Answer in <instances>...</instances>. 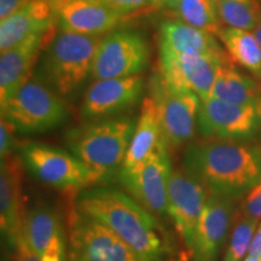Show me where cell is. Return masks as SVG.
<instances>
[{
    "mask_svg": "<svg viewBox=\"0 0 261 261\" xmlns=\"http://www.w3.org/2000/svg\"><path fill=\"white\" fill-rule=\"evenodd\" d=\"M74 207L110 228L138 261H180L166 228L125 192L106 187L87 189L76 196Z\"/></svg>",
    "mask_w": 261,
    "mask_h": 261,
    "instance_id": "1",
    "label": "cell"
},
{
    "mask_svg": "<svg viewBox=\"0 0 261 261\" xmlns=\"http://www.w3.org/2000/svg\"><path fill=\"white\" fill-rule=\"evenodd\" d=\"M182 169L210 192L237 198L261 181V144L203 138L185 149Z\"/></svg>",
    "mask_w": 261,
    "mask_h": 261,
    "instance_id": "2",
    "label": "cell"
},
{
    "mask_svg": "<svg viewBox=\"0 0 261 261\" xmlns=\"http://www.w3.org/2000/svg\"><path fill=\"white\" fill-rule=\"evenodd\" d=\"M137 121L132 117H107L87 121L67 133L69 151L86 163L99 180L117 174L128 151Z\"/></svg>",
    "mask_w": 261,
    "mask_h": 261,
    "instance_id": "3",
    "label": "cell"
},
{
    "mask_svg": "<svg viewBox=\"0 0 261 261\" xmlns=\"http://www.w3.org/2000/svg\"><path fill=\"white\" fill-rule=\"evenodd\" d=\"M99 40V37L61 31L45 51L41 80L61 97L70 96L91 75Z\"/></svg>",
    "mask_w": 261,
    "mask_h": 261,
    "instance_id": "4",
    "label": "cell"
},
{
    "mask_svg": "<svg viewBox=\"0 0 261 261\" xmlns=\"http://www.w3.org/2000/svg\"><path fill=\"white\" fill-rule=\"evenodd\" d=\"M2 117L24 135L55 129L68 117L62 97L48 85L32 76L2 106Z\"/></svg>",
    "mask_w": 261,
    "mask_h": 261,
    "instance_id": "5",
    "label": "cell"
},
{
    "mask_svg": "<svg viewBox=\"0 0 261 261\" xmlns=\"http://www.w3.org/2000/svg\"><path fill=\"white\" fill-rule=\"evenodd\" d=\"M19 158L33 177L61 191H75L99 181L97 174L71 151L42 143H28Z\"/></svg>",
    "mask_w": 261,
    "mask_h": 261,
    "instance_id": "6",
    "label": "cell"
},
{
    "mask_svg": "<svg viewBox=\"0 0 261 261\" xmlns=\"http://www.w3.org/2000/svg\"><path fill=\"white\" fill-rule=\"evenodd\" d=\"M165 140L139 165L120 168L117 179L135 200L152 214H168V187L173 168Z\"/></svg>",
    "mask_w": 261,
    "mask_h": 261,
    "instance_id": "7",
    "label": "cell"
},
{
    "mask_svg": "<svg viewBox=\"0 0 261 261\" xmlns=\"http://www.w3.org/2000/svg\"><path fill=\"white\" fill-rule=\"evenodd\" d=\"M68 261H138L110 228L74 207L68 217Z\"/></svg>",
    "mask_w": 261,
    "mask_h": 261,
    "instance_id": "8",
    "label": "cell"
},
{
    "mask_svg": "<svg viewBox=\"0 0 261 261\" xmlns=\"http://www.w3.org/2000/svg\"><path fill=\"white\" fill-rule=\"evenodd\" d=\"M150 97L158 107L162 138L168 149H178L194 138L201 99L194 92L173 89L161 74L150 81Z\"/></svg>",
    "mask_w": 261,
    "mask_h": 261,
    "instance_id": "9",
    "label": "cell"
},
{
    "mask_svg": "<svg viewBox=\"0 0 261 261\" xmlns=\"http://www.w3.org/2000/svg\"><path fill=\"white\" fill-rule=\"evenodd\" d=\"M149 58V45L140 33L113 31L99 40L91 76L102 80L140 75L148 67Z\"/></svg>",
    "mask_w": 261,
    "mask_h": 261,
    "instance_id": "10",
    "label": "cell"
},
{
    "mask_svg": "<svg viewBox=\"0 0 261 261\" xmlns=\"http://www.w3.org/2000/svg\"><path fill=\"white\" fill-rule=\"evenodd\" d=\"M197 128L204 138L252 140L261 132V110L210 97L201 100Z\"/></svg>",
    "mask_w": 261,
    "mask_h": 261,
    "instance_id": "11",
    "label": "cell"
},
{
    "mask_svg": "<svg viewBox=\"0 0 261 261\" xmlns=\"http://www.w3.org/2000/svg\"><path fill=\"white\" fill-rule=\"evenodd\" d=\"M221 65L233 64L221 58L182 55L160 47V74L166 84L175 90L194 92L201 100L211 97Z\"/></svg>",
    "mask_w": 261,
    "mask_h": 261,
    "instance_id": "12",
    "label": "cell"
},
{
    "mask_svg": "<svg viewBox=\"0 0 261 261\" xmlns=\"http://www.w3.org/2000/svg\"><path fill=\"white\" fill-rule=\"evenodd\" d=\"M144 93L140 75L116 79L94 80L81 104V117L86 121L114 117L136 107Z\"/></svg>",
    "mask_w": 261,
    "mask_h": 261,
    "instance_id": "13",
    "label": "cell"
},
{
    "mask_svg": "<svg viewBox=\"0 0 261 261\" xmlns=\"http://www.w3.org/2000/svg\"><path fill=\"white\" fill-rule=\"evenodd\" d=\"M208 194L204 185L184 169H173L168 187V215L189 252Z\"/></svg>",
    "mask_w": 261,
    "mask_h": 261,
    "instance_id": "14",
    "label": "cell"
},
{
    "mask_svg": "<svg viewBox=\"0 0 261 261\" xmlns=\"http://www.w3.org/2000/svg\"><path fill=\"white\" fill-rule=\"evenodd\" d=\"M234 218V198L210 192L192 243V261H218Z\"/></svg>",
    "mask_w": 261,
    "mask_h": 261,
    "instance_id": "15",
    "label": "cell"
},
{
    "mask_svg": "<svg viewBox=\"0 0 261 261\" xmlns=\"http://www.w3.org/2000/svg\"><path fill=\"white\" fill-rule=\"evenodd\" d=\"M21 236L40 261H68V234L60 215L47 205L25 211Z\"/></svg>",
    "mask_w": 261,
    "mask_h": 261,
    "instance_id": "16",
    "label": "cell"
},
{
    "mask_svg": "<svg viewBox=\"0 0 261 261\" xmlns=\"http://www.w3.org/2000/svg\"><path fill=\"white\" fill-rule=\"evenodd\" d=\"M56 12L61 31L92 37L113 32L123 18L103 0H62Z\"/></svg>",
    "mask_w": 261,
    "mask_h": 261,
    "instance_id": "17",
    "label": "cell"
},
{
    "mask_svg": "<svg viewBox=\"0 0 261 261\" xmlns=\"http://www.w3.org/2000/svg\"><path fill=\"white\" fill-rule=\"evenodd\" d=\"M57 12L51 0H31L0 21V51L4 52L37 34L54 31Z\"/></svg>",
    "mask_w": 261,
    "mask_h": 261,
    "instance_id": "18",
    "label": "cell"
},
{
    "mask_svg": "<svg viewBox=\"0 0 261 261\" xmlns=\"http://www.w3.org/2000/svg\"><path fill=\"white\" fill-rule=\"evenodd\" d=\"M23 162L17 156L2 160L0 166V228L9 247L14 248L21 236L22 221V175Z\"/></svg>",
    "mask_w": 261,
    "mask_h": 261,
    "instance_id": "19",
    "label": "cell"
},
{
    "mask_svg": "<svg viewBox=\"0 0 261 261\" xmlns=\"http://www.w3.org/2000/svg\"><path fill=\"white\" fill-rule=\"evenodd\" d=\"M54 39V31L37 34L0 56V106H4L32 76V69L41 50Z\"/></svg>",
    "mask_w": 261,
    "mask_h": 261,
    "instance_id": "20",
    "label": "cell"
},
{
    "mask_svg": "<svg viewBox=\"0 0 261 261\" xmlns=\"http://www.w3.org/2000/svg\"><path fill=\"white\" fill-rule=\"evenodd\" d=\"M159 33L160 47L182 55L217 57L233 63L213 33L192 27L180 19L162 22Z\"/></svg>",
    "mask_w": 261,
    "mask_h": 261,
    "instance_id": "21",
    "label": "cell"
},
{
    "mask_svg": "<svg viewBox=\"0 0 261 261\" xmlns=\"http://www.w3.org/2000/svg\"><path fill=\"white\" fill-rule=\"evenodd\" d=\"M162 138L161 121L155 100L148 96L143 98L140 115L127 151L122 169H130L139 165L160 144Z\"/></svg>",
    "mask_w": 261,
    "mask_h": 261,
    "instance_id": "22",
    "label": "cell"
},
{
    "mask_svg": "<svg viewBox=\"0 0 261 261\" xmlns=\"http://www.w3.org/2000/svg\"><path fill=\"white\" fill-rule=\"evenodd\" d=\"M211 97L261 110V86L233 65H221L217 73Z\"/></svg>",
    "mask_w": 261,
    "mask_h": 261,
    "instance_id": "23",
    "label": "cell"
},
{
    "mask_svg": "<svg viewBox=\"0 0 261 261\" xmlns=\"http://www.w3.org/2000/svg\"><path fill=\"white\" fill-rule=\"evenodd\" d=\"M231 61L261 80V46L253 32L243 29L221 27L217 33Z\"/></svg>",
    "mask_w": 261,
    "mask_h": 261,
    "instance_id": "24",
    "label": "cell"
},
{
    "mask_svg": "<svg viewBox=\"0 0 261 261\" xmlns=\"http://www.w3.org/2000/svg\"><path fill=\"white\" fill-rule=\"evenodd\" d=\"M221 23L252 32L261 22V0H215Z\"/></svg>",
    "mask_w": 261,
    "mask_h": 261,
    "instance_id": "25",
    "label": "cell"
},
{
    "mask_svg": "<svg viewBox=\"0 0 261 261\" xmlns=\"http://www.w3.org/2000/svg\"><path fill=\"white\" fill-rule=\"evenodd\" d=\"M174 11L178 18L192 27L217 35L221 28L215 0H178Z\"/></svg>",
    "mask_w": 261,
    "mask_h": 261,
    "instance_id": "26",
    "label": "cell"
},
{
    "mask_svg": "<svg viewBox=\"0 0 261 261\" xmlns=\"http://www.w3.org/2000/svg\"><path fill=\"white\" fill-rule=\"evenodd\" d=\"M257 226L259 221L255 219L244 217L241 213L234 215L223 261H242L249 253Z\"/></svg>",
    "mask_w": 261,
    "mask_h": 261,
    "instance_id": "27",
    "label": "cell"
},
{
    "mask_svg": "<svg viewBox=\"0 0 261 261\" xmlns=\"http://www.w3.org/2000/svg\"><path fill=\"white\" fill-rule=\"evenodd\" d=\"M240 213L257 221L261 220V181L247 192L241 203Z\"/></svg>",
    "mask_w": 261,
    "mask_h": 261,
    "instance_id": "28",
    "label": "cell"
},
{
    "mask_svg": "<svg viewBox=\"0 0 261 261\" xmlns=\"http://www.w3.org/2000/svg\"><path fill=\"white\" fill-rule=\"evenodd\" d=\"M15 132V127L2 117V122H0V158L2 160L8 159L14 151L16 146Z\"/></svg>",
    "mask_w": 261,
    "mask_h": 261,
    "instance_id": "29",
    "label": "cell"
},
{
    "mask_svg": "<svg viewBox=\"0 0 261 261\" xmlns=\"http://www.w3.org/2000/svg\"><path fill=\"white\" fill-rule=\"evenodd\" d=\"M113 10L119 12L120 15L125 16L139 11V10L152 5L151 0H103Z\"/></svg>",
    "mask_w": 261,
    "mask_h": 261,
    "instance_id": "30",
    "label": "cell"
},
{
    "mask_svg": "<svg viewBox=\"0 0 261 261\" xmlns=\"http://www.w3.org/2000/svg\"><path fill=\"white\" fill-rule=\"evenodd\" d=\"M12 249H14V261H40V259L29 249L22 236H19L17 244Z\"/></svg>",
    "mask_w": 261,
    "mask_h": 261,
    "instance_id": "31",
    "label": "cell"
},
{
    "mask_svg": "<svg viewBox=\"0 0 261 261\" xmlns=\"http://www.w3.org/2000/svg\"><path fill=\"white\" fill-rule=\"evenodd\" d=\"M31 0H0V21L9 17Z\"/></svg>",
    "mask_w": 261,
    "mask_h": 261,
    "instance_id": "32",
    "label": "cell"
},
{
    "mask_svg": "<svg viewBox=\"0 0 261 261\" xmlns=\"http://www.w3.org/2000/svg\"><path fill=\"white\" fill-rule=\"evenodd\" d=\"M248 255L256 257V259L261 260V224L257 226L255 234H254L252 246H250L249 253Z\"/></svg>",
    "mask_w": 261,
    "mask_h": 261,
    "instance_id": "33",
    "label": "cell"
},
{
    "mask_svg": "<svg viewBox=\"0 0 261 261\" xmlns=\"http://www.w3.org/2000/svg\"><path fill=\"white\" fill-rule=\"evenodd\" d=\"M178 0H151L152 5L158 6H168V8H174Z\"/></svg>",
    "mask_w": 261,
    "mask_h": 261,
    "instance_id": "34",
    "label": "cell"
},
{
    "mask_svg": "<svg viewBox=\"0 0 261 261\" xmlns=\"http://www.w3.org/2000/svg\"><path fill=\"white\" fill-rule=\"evenodd\" d=\"M253 34H254V37H255L256 38V40L257 41H259V44H260V46H261V22H260V23L259 24H257L256 25V27L255 28H254L253 29Z\"/></svg>",
    "mask_w": 261,
    "mask_h": 261,
    "instance_id": "35",
    "label": "cell"
},
{
    "mask_svg": "<svg viewBox=\"0 0 261 261\" xmlns=\"http://www.w3.org/2000/svg\"><path fill=\"white\" fill-rule=\"evenodd\" d=\"M242 261H261V260L260 259H256V257H253V256L248 255L247 257H244Z\"/></svg>",
    "mask_w": 261,
    "mask_h": 261,
    "instance_id": "36",
    "label": "cell"
}]
</instances>
